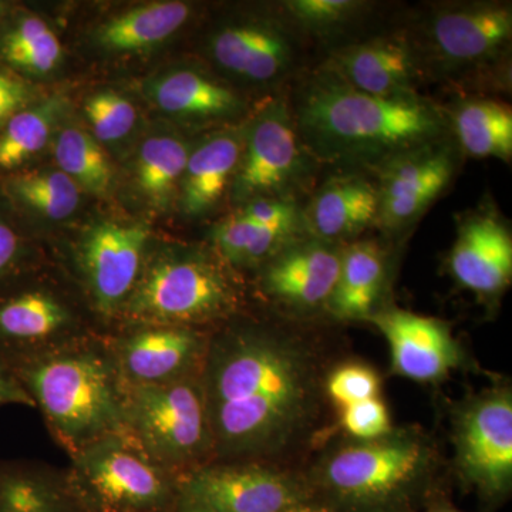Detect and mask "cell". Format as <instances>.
<instances>
[{
  "label": "cell",
  "mask_w": 512,
  "mask_h": 512,
  "mask_svg": "<svg viewBox=\"0 0 512 512\" xmlns=\"http://www.w3.org/2000/svg\"><path fill=\"white\" fill-rule=\"evenodd\" d=\"M328 360L291 322L241 323L212 336L200 372L212 463L292 470L329 431Z\"/></svg>",
  "instance_id": "cell-1"
},
{
  "label": "cell",
  "mask_w": 512,
  "mask_h": 512,
  "mask_svg": "<svg viewBox=\"0 0 512 512\" xmlns=\"http://www.w3.org/2000/svg\"><path fill=\"white\" fill-rule=\"evenodd\" d=\"M303 146L316 163L379 168L392 158L446 140V114L420 96L359 92L325 66L303 77L291 104Z\"/></svg>",
  "instance_id": "cell-2"
},
{
  "label": "cell",
  "mask_w": 512,
  "mask_h": 512,
  "mask_svg": "<svg viewBox=\"0 0 512 512\" xmlns=\"http://www.w3.org/2000/svg\"><path fill=\"white\" fill-rule=\"evenodd\" d=\"M440 454L416 427L370 440L346 437L302 474L309 501L333 512H419L439 480Z\"/></svg>",
  "instance_id": "cell-3"
},
{
  "label": "cell",
  "mask_w": 512,
  "mask_h": 512,
  "mask_svg": "<svg viewBox=\"0 0 512 512\" xmlns=\"http://www.w3.org/2000/svg\"><path fill=\"white\" fill-rule=\"evenodd\" d=\"M10 370L70 456L128 431L126 383L111 348L77 340Z\"/></svg>",
  "instance_id": "cell-4"
},
{
  "label": "cell",
  "mask_w": 512,
  "mask_h": 512,
  "mask_svg": "<svg viewBox=\"0 0 512 512\" xmlns=\"http://www.w3.org/2000/svg\"><path fill=\"white\" fill-rule=\"evenodd\" d=\"M228 268L217 254L161 256L140 275L121 313L141 325L194 329L228 319L241 302Z\"/></svg>",
  "instance_id": "cell-5"
},
{
  "label": "cell",
  "mask_w": 512,
  "mask_h": 512,
  "mask_svg": "<svg viewBox=\"0 0 512 512\" xmlns=\"http://www.w3.org/2000/svg\"><path fill=\"white\" fill-rule=\"evenodd\" d=\"M70 458L64 478L80 510L164 512L178 495V477L148 456L130 431L104 437Z\"/></svg>",
  "instance_id": "cell-6"
},
{
  "label": "cell",
  "mask_w": 512,
  "mask_h": 512,
  "mask_svg": "<svg viewBox=\"0 0 512 512\" xmlns=\"http://www.w3.org/2000/svg\"><path fill=\"white\" fill-rule=\"evenodd\" d=\"M127 429L175 477L214 461L200 373L160 384H126Z\"/></svg>",
  "instance_id": "cell-7"
},
{
  "label": "cell",
  "mask_w": 512,
  "mask_h": 512,
  "mask_svg": "<svg viewBox=\"0 0 512 512\" xmlns=\"http://www.w3.org/2000/svg\"><path fill=\"white\" fill-rule=\"evenodd\" d=\"M510 3L471 2L441 6L421 23L412 40L417 62L446 77L468 76L500 62L510 52Z\"/></svg>",
  "instance_id": "cell-8"
},
{
  "label": "cell",
  "mask_w": 512,
  "mask_h": 512,
  "mask_svg": "<svg viewBox=\"0 0 512 512\" xmlns=\"http://www.w3.org/2000/svg\"><path fill=\"white\" fill-rule=\"evenodd\" d=\"M315 158L303 146L291 104L269 101L249 124L241 160L232 180L241 201L282 200L295 197L312 177Z\"/></svg>",
  "instance_id": "cell-9"
},
{
  "label": "cell",
  "mask_w": 512,
  "mask_h": 512,
  "mask_svg": "<svg viewBox=\"0 0 512 512\" xmlns=\"http://www.w3.org/2000/svg\"><path fill=\"white\" fill-rule=\"evenodd\" d=\"M178 497L201 512H286L309 501L302 474L262 463H210L178 477Z\"/></svg>",
  "instance_id": "cell-10"
},
{
  "label": "cell",
  "mask_w": 512,
  "mask_h": 512,
  "mask_svg": "<svg viewBox=\"0 0 512 512\" xmlns=\"http://www.w3.org/2000/svg\"><path fill=\"white\" fill-rule=\"evenodd\" d=\"M456 466L484 497H505L512 485V394L510 387L485 390L467 400L454 419Z\"/></svg>",
  "instance_id": "cell-11"
},
{
  "label": "cell",
  "mask_w": 512,
  "mask_h": 512,
  "mask_svg": "<svg viewBox=\"0 0 512 512\" xmlns=\"http://www.w3.org/2000/svg\"><path fill=\"white\" fill-rule=\"evenodd\" d=\"M456 150L437 141L380 165L376 224L394 234L409 228L446 190L456 174Z\"/></svg>",
  "instance_id": "cell-12"
},
{
  "label": "cell",
  "mask_w": 512,
  "mask_h": 512,
  "mask_svg": "<svg viewBox=\"0 0 512 512\" xmlns=\"http://www.w3.org/2000/svg\"><path fill=\"white\" fill-rule=\"evenodd\" d=\"M144 225L101 222L84 234L79 266L94 308L104 318L123 311L143 269L148 241Z\"/></svg>",
  "instance_id": "cell-13"
},
{
  "label": "cell",
  "mask_w": 512,
  "mask_h": 512,
  "mask_svg": "<svg viewBox=\"0 0 512 512\" xmlns=\"http://www.w3.org/2000/svg\"><path fill=\"white\" fill-rule=\"evenodd\" d=\"M211 55L225 72L258 86L291 77L301 57L298 30L289 20H251L218 29Z\"/></svg>",
  "instance_id": "cell-14"
},
{
  "label": "cell",
  "mask_w": 512,
  "mask_h": 512,
  "mask_svg": "<svg viewBox=\"0 0 512 512\" xmlns=\"http://www.w3.org/2000/svg\"><path fill=\"white\" fill-rule=\"evenodd\" d=\"M342 248L311 237L292 242L261 266L262 292L291 315L326 309L338 279Z\"/></svg>",
  "instance_id": "cell-15"
},
{
  "label": "cell",
  "mask_w": 512,
  "mask_h": 512,
  "mask_svg": "<svg viewBox=\"0 0 512 512\" xmlns=\"http://www.w3.org/2000/svg\"><path fill=\"white\" fill-rule=\"evenodd\" d=\"M82 340L76 318L55 293L25 288L0 293V360L13 366Z\"/></svg>",
  "instance_id": "cell-16"
},
{
  "label": "cell",
  "mask_w": 512,
  "mask_h": 512,
  "mask_svg": "<svg viewBox=\"0 0 512 512\" xmlns=\"http://www.w3.org/2000/svg\"><path fill=\"white\" fill-rule=\"evenodd\" d=\"M366 320L386 339L394 375L436 383L463 362L460 345L443 320L396 308L376 311Z\"/></svg>",
  "instance_id": "cell-17"
},
{
  "label": "cell",
  "mask_w": 512,
  "mask_h": 512,
  "mask_svg": "<svg viewBox=\"0 0 512 512\" xmlns=\"http://www.w3.org/2000/svg\"><path fill=\"white\" fill-rule=\"evenodd\" d=\"M207 336L184 326L144 325L111 348L124 383L146 386L201 372Z\"/></svg>",
  "instance_id": "cell-18"
},
{
  "label": "cell",
  "mask_w": 512,
  "mask_h": 512,
  "mask_svg": "<svg viewBox=\"0 0 512 512\" xmlns=\"http://www.w3.org/2000/svg\"><path fill=\"white\" fill-rule=\"evenodd\" d=\"M359 92L377 97L409 96L421 73L406 35H380L336 49L323 64Z\"/></svg>",
  "instance_id": "cell-19"
},
{
  "label": "cell",
  "mask_w": 512,
  "mask_h": 512,
  "mask_svg": "<svg viewBox=\"0 0 512 512\" xmlns=\"http://www.w3.org/2000/svg\"><path fill=\"white\" fill-rule=\"evenodd\" d=\"M450 272L458 284L481 298H495L512 279L510 229L494 212L461 221L450 252Z\"/></svg>",
  "instance_id": "cell-20"
},
{
  "label": "cell",
  "mask_w": 512,
  "mask_h": 512,
  "mask_svg": "<svg viewBox=\"0 0 512 512\" xmlns=\"http://www.w3.org/2000/svg\"><path fill=\"white\" fill-rule=\"evenodd\" d=\"M377 214L376 184L359 174L335 175L313 192L302 224L308 237L346 245L376 224Z\"/></svg>",
  "instance_id": "cell-21"
},
{
  "label": "cell",
  "mask_w": 512,
  "mask_h": 512,
  "mask_svg": "<svg viewBox=\"0 0 512 512\" xmlns=\"http://www.w3.org/2000/svg\"><path fill=\"white\" fill-rule=\"evenodd\" d=\"M384 282L386 254L379 242H349L342 248L338 279L326 311L340 320H366L377 311Z\"/></svg>",
  "instance_id": "cell-22"
},
{
  "label": "cell",
  "mask_w": 512,
  "mask_h": 512,
  "mask_svg": "<svg viewBox=\"0 0 512 512\" xmlns=\"http://www.w3.org/2000/svg\"><path fill=\"white\" fill-rule=\"evenodd\" d=\"M244 138L237 131L215 134L190 151L181 178V207L197 217L218 204L237 173Z\"/></svg>",
  "instance_id": "cell-23"
},
{
  "label": "cell",
  "mask_w": 512,
  "mask_h": 512,
  "mask_svg": "<svg viewBox=\"0 0 512 512\" xmlns=\"http://www.w3.org/2000/svg\"><path fill=\"white\" fill-rule=\"evenodd\" d=\"M308 237L302 220L266 224L239 211L221 222L212 232L215 252L228 266L254 268L268 262L282 249Z\"/></svg>",
  "instance_id": "cell-24"
},
{
  "label": "cell",
  "mask_w": 512,
  "mask_h": 512,
  "mask_svg": "<svg viewBox=\"0 0 512 512\" xmlns=\"http://www.w3.org/2000/svg\"><path fill=\"white\" fill-rule=\"evenodd\" d=\"M153 100L165 113L198 120L227 119L244 109L234 90L194 70H180L158 80Z\"/></svg>",
  "instance_id": "cell-25"
},
{
  "label": "cell",
  "mask_w": 512,
  "mask_h": 512,
  "mask_svg": "<svg viewBox=\"0 0 512 512\" xmlns=\"http://www.w3.org/2000/svg\"><path fill=\"white\" fill-rule=\"evenodd\" d=\"M190 16L191 6L185 2L148 3L104 23L97 40L111 52H140L165 42Z\"/></svg>",
  "instance_id": "cell-26"
},
{
  "label": "cell",
  "mask_w": 512,
  "mask_h": 512,
  "mask_svg": "<svg viewBox=\"0 0 512 512\" xmlns=\"http://www.w3.org/2000/svg\"><path fill=\"white\" fill-rule=\"evenodd\" d=\"M66 478L28 463L0 461V512H79Z\"/></svg>",
  "instance_id": "cell-27"
},
{
  "label": "cell",
  "mask_w": 512,
  "mask_h": 512,
  "mask_svg": "<svg viewBox=\"0 0 512 512\" xmlns=\"http://www.w3.org/2000/svg\"><path fill=\"white\" fill-rule=\"evenodd\" d=\"M451 127L468 156L511 160L512 111L503 101L464 100L451 117Z\"/></svg>",
  "instance_id": "cell-28"
},
{
  "label": "cell",
  "mask_w": 512,
  "mask_h": 512,
  "mask_svg": "<svg viewBox=\"0 0 512 512\" xmlns=\"http://www.w3.org/2000/svg\"><path fill=\"white\" fill-rule=\"evenodd\" d=\"M190 148L171 136L150 137L138 151L137 183L143 194L163 205L181 183Z\"/></svg>",
  "instance_id": "cell-29"
},
{
  "label": "cell",
  "mask_w": 512,
  "mask_h": 512,
  "mask_svg": "<svg viewBox=\"0 0 512 512\" xmlns=\"http://www.w3.org/2000/svg\"><path fill=\"white\" fill-rule=\"evenodd\" d=\"M55 160L59 170L79 188L103 195L113 183V170L103 148L82 128L67 127L55 141Z\"/></svg>",
  "instance_id": "cell-30"
},
{
  "label": "cell",
  "mask_w": 512,
  "mask_h": 512,
  "mask_svg": "<svg viewBox=\"0 0 512 512\" xmlns=\"http://www.w3.org/2000/svg\"><path fill=\"white\" fill-rule=\"evenodd\" d=\"M57 101H47L30 110H20L0 133V170H13L35 156L49 141L57 113Z\"/></svg>",
  "instance_id": "cell-31"
},
{
  "label": "cell",
  "mask_w": 512,
  "mask_h": 512,
  "mask_svg": "<svg viewBox=\"0 0 512 512\" xmlns=\"http://www.w3.org/2000/svg\"><path fill=\"white\" fill-rule=\"evenodd\" d=\"M63 49L45 20L37 16L20 19L3 37L2 55L6 62L35 74L52 72L59 64Z\"/></svg>",
  "instance_id": "cell-32"
},
{
  "label": "cell",
  "mask_w": 512,
  "mask_h": 512,
  "mask_svg": "<svg viewBox=\"0 0 512 512\" xmlns=\"http://www.w3.org/2000/svg\"><path fill=\"white\" fill-rule=\"evenodd\" d=\"M12 191L23 204L49 220H64L79 207V185L60 170L23 175L12 184Z\"/></svg>",
  "instance_id": "cell-33"
},
{
  "label": "cell",
  "mask_w": 512,
  "mask_h": 512,
  "mask_svg": "<svg viewBox=\"0 0 512 512\" xmlns=\"http://www.w3.org/2000/svg\"><path fill=\"white\" fill-rule=\"evenodd\" d=\"M326 399L338 416L372 406L382 399V380L373 367L362 362H343L330 370L325 383Z\"/></svg>",
  "instance_id": "cell-34"
},
{
  "label": "cell",
  "mask_w": 512,
  "mask_h": 512,
  "mask_svg": "<svg viewBox=\"0 0 512 512\" xmlns=\"http://www.w3.org/2000/svg\"><path fill=\"white\" fill-rule=\"evenodd\" d=\"M369 3L357 0H291L284 9L286 18L299 32L330 35L360 18Z\"/></svg>",
  "instance_id": "cell-35"
},
{
  "label": "cell",
  "mask_w": 512,
  "mask_h": 512,
  "mask_svg": "<svg viewBox=\"0 0 512 512\" xmlns=\"http://www.w3.org/2000/svg\"><path fill=\"white\" fill-rule=\"evenodd\" d=\"M84 110L92 124L94 136L106 143L126 137L133 130L137 120L133 104L113 92L94 94L87 101Z\"/></svg>",
  "instance_id": "cell-36"
},
{
  "label": "cell",
  "mask_w": 512,
  "mask_h": 512,
  "mask_svg": "<svg viewBox=\"0 0 512 512\" xmlns=\"http://www.w3.org/2000/svg\"><path fill=\"white\" fill-rule=\"evenodd\" d=\"M28 100V86L22 80L0 72V127L19 113Z\"/></svg>",
  "instance_id": "cell-37"
},
{
  "label": "cell",
  "mask_w": 512,
  "mask_h": 512,
  "mask_svg": "<svg viewBox=\"0 0 512 512\" xmlns=\"http://www.w3.org/2000/svg\"><path fill=\"white\" fill-rule=\"evenodd\" d=\"M22 244L15 229L0 218V284L18 269Z\"/></svg>",
  "instance_id": "cell-38"
},
{
  "label": "cell",
  "mask_w": 512,
  "mask_h": 512,
  "mask_svg": "<svg viewBox=\"0 0 512 512\" xmlns=\"http://www.w3.org/2000/svg\"><path fill=\"white\" fill-rule=\"evenodd\" d=\"M8 406L35 407L10 367L0 360V409Z\"/></svg>",
  "instance_id": "cell-39"
},
{
  "label": "cell",
  "mask_w": 512,
  "mask_h": 512,
  "mask_svg": "<svg viewBox=\"0 0 512 512\" xmlns=\"http://www.w3.org/2000/svg\"><path fill=\"white\" fill-rule=\"evenodd\" d=\"M286 512H333L330 511L329 508L323 507V505H319L313 503V501H305V503H301L292 507L291 510Z\"/></svg>",
  "instance_id": "cell-40"
},
{
  "label": "cell",
  "mask_w": 512,
  "mask_h": 512,
  "mask_svg": "<svg viewBox=\"0 0 512 512\" xmlns=\"http://www.w3.org/2000/svg\"><path fill=\"white\" fill-rule=\"evenodd\" d=\"M421 512H460V511H457L456 508L450 507V505L436 503V504L430 505L429 508L426 507V510H423Z\"/></svg>",
  "instance_id": "cell-41"
},
{
  "label": "cell",
  "mask_w": 512,
  "mask_h": 512,
  "mask_svg": "<svg viewBox=\"0 0 512 512\" xmlns=\"http://www.w3.org/2000/svg\"><path fill=\"white\" fill-rule=\"evenodd\" d=\"M187 512H201V511L191 510V508H188Z\"/></svg>",
  "instance_id": "cell-42"
}]
</instances>
